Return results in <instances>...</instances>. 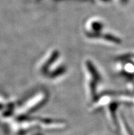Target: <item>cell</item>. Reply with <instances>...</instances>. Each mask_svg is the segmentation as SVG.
<instances>
[{"mask_svg":"<svg viewBox=\"0 0 134 135\" xmlns=\"http://www.w3.org/2000/svg\"><path fill=\"white\" fill-rule=\"evenodd\" d=\"M84 72L88 98L90 101L95 102L98 98V86L102 82L101 74L90 59H87L84 62Z\"/></svg>","mask_w":134,"mask_h":135,"instance_id":"cell-1","label":"cell"},{"mask_svg":"<svg viewBox=\"0 0 134 135\" xmlns=\"http://www.w3.org/2000/svg\"><path fill=\"white\" fill-rule=\"evenodd\" d=\"M48 95L46 92H40L33 98L29 99L23 106L19 112V116H29L31 113L36 111L47 100Z\"/></svg>","mask_w":134,"mask_h":135,"instance_id":"cell-2","label":"cell"},{"mask_svg":"<svg viewBox=\"0 0 134 135\" xmlns=\"http://www.w3.org/2000/svg\"><path fill=\"white\" fill-rule=\"evenodd\" d=\"M60 54L58 50H52L48 52L44 56V58L40 62L39 65L38 66V71L43 76L48 73L50 69L57 62L59 61Z\"/></svg>","mask_w":134,"mask_h":135,"instance_id":"cell-3","label":"cell"},{"mask_svg":"<svg viewBox=\"0 0 134 135\" xmlns=\"http://www.w3.org/2000/svg\"><path fill=\"white\" fill-rule=\"evenodd\" d=\"M105 30V23L98 19H92L87 22L84 28L86 36L90 39H98Z\"/></svg>","mask_w":134,"mask_h":135,"instance_id":"cell-4","label":"cell"},{"mask_svg":"<svg viewBox=\"0 0 134 135\" xmlns=\"http://www.w3.org/2000/svg\"><path fill=\"white\" fill-rule=\"evenodd\" d=\"M38 127L47 130H60L66 127L64 122L59 120L53 119L51 118H39L38 119Z\"/></svg>","mask_w":134,"mask_h":135,"instance_id":"cell-5","label":"cell"},{"mask_svg":"<svg viewBox=\"0 0 134 135\" xmlns=\"http://www.w3.org/2000/svg\"><path fill=\"white\" fill-rule=\"evenodd\" d=\"M30 135H43V134L41 133V132H32Z\"/></svg>","mask_w":134,"mask_h":135,"instance_id":"cell-6","label":"cell"},{"mask_svg":"<svg viewBox=\"0 0 134 135\" xmlns=\"http://www.w3.org/2000/svg\"><path fill=\"white\" fill-rule=\"evenodd\" d=\"M120 1H121V3H123V4H124V3H126L127 2L128 0H120Z\"/></svg>","mask_w":134,"mask_h":135,"instance_id":"cell-7","label":"cell"}]
</instances>
